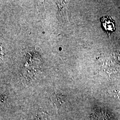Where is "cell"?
<instances>
[{
    "label": "cell",
    "instance_id": "obj_1",
    "mask_svg": "<svg viewBox=\"0 0 120 120\" xmlns=\"http://www.w3.org/2000/svg\"><path fill=\"white\" fill-rule=\"evenodd\" d=\"M103 29L108 34H110L116 30L115 22L109 16H104L100 18Z\"/></svg>",
    "mask_w": 120,
    "mask_h": 120
}]
</instances>
